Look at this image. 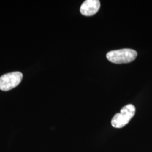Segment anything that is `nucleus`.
Listing matches in <instances>:
<instances>
[{"label":"nucleus","instance_id":"nucleus-1","mask_svg":"<svg viewBox=\"0 0 152 152\" xmlns=\"http://www.w3.org/2000/svg\"><path fill=\"white\" fill-rule=\"evenodd\" d=\"M137 53L131 49H123L110 51L107 54V59L115 64L129 63L136 58Z\"/></svg>","mask_w":152,"mask_h":152},{"label":"nucleus","instance_id":"nucleus-2","mask_svg":"<svg viewBox=\"0 0 152 152\" xmlns=\"http://www.w3.org/2000/svg\"><path fill=\"white\" fill-rule=\"evenodd\" d=\"M136 109L134 105L127 104L121 109L120 113L114 115L111 121L112 126L117 129H120L127 125L134 116Z\"/></svg>","mask_w":152,"mask_h":152},{"label":"nucleus","instance_id":"nucleus-3","mask_svg":"<svg viewBox=\"0 0 152 152\" xmlns=\"http://www.w3.org/2000/svg\"><path fill=\"white\" fill-rule=\"evenodd\" d=\"M23 74L20 72L6 73L0 77V90L9 91L16 87L21 82Z\"/></svg>","mask_w":152,"mask_h":152},{"label":"nucleus","instance_id":"nucleus-4","mask_svg":"<svg viewBox=\"0 0 152 152\" xmlns=\"http://www.w3.org/2000/svg\"><path fill=\"white\" fill-rule=\"evenodd\" d=\"M100 7L99 0H86L82 4L80 12L83 15L92 16L96 14Z\"/></svg>","mask_w":152,"mask_h":152}]
</instances>
